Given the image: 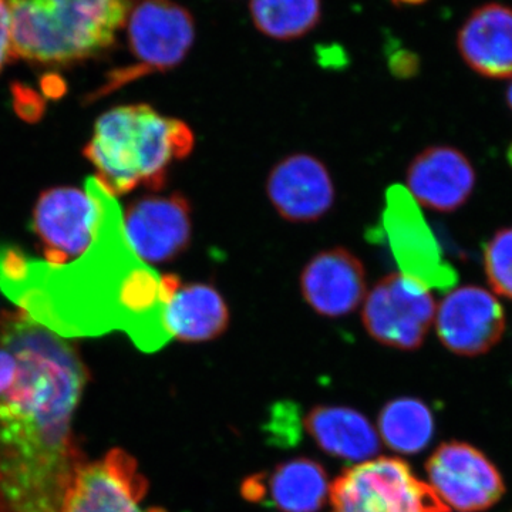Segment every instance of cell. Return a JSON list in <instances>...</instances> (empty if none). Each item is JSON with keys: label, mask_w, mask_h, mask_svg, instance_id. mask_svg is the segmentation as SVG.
I'll return each instance as SVG.
<instances>
[{"label": "cell", "mask_w": 512, "mask_h": 512, "mask_svg": "<svg viewBox=\"0 0 512 512\" xmlns=\"http://www.w3.org/2000/svg\"><path fill=\"white\" fill-rule=\"evenodd\" d=\"M384 217L403 274L419 279L430 289L450 291L457 284V271L444 258L419 205L406 188L393 187L389 191Z\"/></svg>", "instance_id": "obj_10"}, {"label": "cell", "mask_w": 512, "mask_h": 512, "mask_svg": "<svg viewBox=\"0 0 512 512\" xmlns=\"http://www.w3.org/2000/svg\"><path fill=\"white\" fill-rule=\"evenodd\" d=\"M461 59L487 79H512V8L485 3L474 9L457 35Z\"/></svg>", "instance_id": "obj_18"}, {"label": "cell", "mask_w": 512, "mask_h": 512, "mask_svg": "<svg viewBox=\"0 0 512 512\" xmlns=\"http://www.w3.org/2000/svg\"><path fill=\"white\" fill-rule=\"evenodd\" d=\"M18 376L0 396V512H60L84 464L73 416L87 380L69 342L26 313L0 318Z\"/></svg>", "instance_id": "obj_2"}, {"label": "cell", "mask_w": 512, "mask_h": 512, "mask_svg": "<svg viewBox=\"0 0 512 512\" xmlns=\"http://www.w3.org/2000/svg\"><path fill=\"white\" fill-rule=\"evenodd\" d=\"M140 0H6L13 57L66 66L116 42Z\"/></svg>", "instance_id": "obj_4"}, {"label": "cell", "mask_w": 512, "mask_h": 512, "mask_svg": "<svg viewBox=\"0 0 512 512\" xmlns=\"http://www.w3.org/2000/svg\"><path fill=\"white\" fill-rule=\"evenodd\" d=\"M436 330L444 348L458 356L484 355L500 342L505 312L493 293L467 285L448 292L437 306Z\"/></svg>", "instance_id": "obj_13"}, {"label": "cell", "mask_w": 512, "mask_h": 512, "mask_svg": "<svg viewBox=\"0 0 512 512\" xmlns=\"http://www.w3.org/2000/svg\"><path fill=\"white\" fill-rule=\"evenodd\" d=\"M299 291L319 316L343 318L365 302L369 292L365 265L348 248L323 249L303 266Z\"/></svg>", "instance_id": "obj_14"}, {"label": "cell", "mask_w": 512, "mask_h": 512, "mask_svg": "<svg viewBox=\"0 0 512 512\" xmlns=\"http://www.w3.org/2000/svg\"><path fill=\"white\" fill-rule=\"evenodd\" d=\"M426 2H429V0H392L393 5L399 6V8H404V6H420Z\"/></svg>", "instance_id": "obj_28"}, {"label": "cell", "mask_w": 512, "mask_h": 512, "mask_svg": "<svg viewBox=\"0 0 512 512\" xmlns=\"http://www.w3.org/2000/svg\"><path fill=\"white\" fill-rule=\"evenodd\" d=\"M249 12L262 35L289 42L319 25L322 0H251Z\"/></svg>", "instance_id": "obj_22"}, {"label": "cell", "mask_w": 512, "mask_h": 512, "mask_svg": "<svg viewBox=\"0 0 512 512\" xmlns=\"http://www.w3.org/2000/svg\"><path fill=\"white\" fill-rule=\"evenodd\" d=\"M194 130L148 104L120 106L104 113L84 148L97 180L114 198L146 187L161 191L175 163L191 156Z\"/></svg>", "instance_id": "obj_3"}, {"label": "cell", "mask_w": 512, "mask_h": 512, "mask_svg": "<svg viewBox=\"0 0 512 512\" xmlns=\"http://www.w3.org/2000/svg\"><path fill=\"white\" fill-rule=\"evenodd\" d=\"M192 208L181 192L134 201L123 217V232L134 255L146 265L173 262L190 248Z\"/></svg>", "instance_id": "obj_9"}, {"label": "cell", "mask_w": 512, "mask_h": 512, "mask_svg": "<svg viewBox=\"0 0 512 512\" xmlns=\"http://www.w3.org/2000/svg\"><path fill=\"white\" fill-rule=\"evenodd\" d=\"M329 491L325 468L306 457L293 458L274 470L254 474L241 485L242 497L249 503L282 512H318Z\"/></svg>", "instance_id": "obj_17"}, {"label": "cell", "mask_w": 512, "mask_h": 512, "mask_svg": "<svg viewBox=\"0 0 512 512\" xmlns=\"http://www.w3.org/2000/svg\"><path fill=\"white\" fill-rule=\"evenodd\" d=\"M426 471L443 503L460 512L490 510L505 493L498 468L483 451L461 441L437 447L427 460Z\"/></svg>", "instance_id": "obj_8"}, {"label": "cell", "mask_w": 512, "mask_h": 512, "mask_svg": "<svg viewBox=\"0 0 512 512\" xmlns=\"http://www.w3.org/2000/svg\"><path fill=\"white\" fill-rule=\"evenodd\" d=\"M229 320L231 312L224 295L205 282H183L161 313L168 340L184 343H204L220 338L228 329Z\"/></svg>", "instance_id": "obj_19"}, {"label": "cell", "mask_w": 512, "mask_h": 512, "mask_svg": "<svg viewBox=\"0 0 512 512\" xmlns=\"http://www.w3.org/2000/svg\"><path fill=\"white\" fill-rule=\"evenodd\" d=\"M476 170L460 150L433 146L413 158L406 173L407 192L417 205L437 212L463 207L476 187Z\"/></svg>", "instance_id": "obj_16"}, {"label": "cell", "mask_w": 512, "mask_h": 512, "mask_svg": "<svg viewBox=\"0 0 512 512\" xmlns=\"http://www.w3.org/2000/svg\"><path fill=\"white\" fill-rule=\"evenodd\" d=\"M97 205L92 195L77 188H53L37 201L33 229L45 248L46 262L66 264L92 244Z\"/></svg>", "instance_id": "obj_15"}, {"label": "cell", "mask_w": 512, "mask_h": 512, "mask_svg": "<svg viewBox=\"0 0 512 512\" xmlns=\"http://www.w3.org/2000/svg\"><path fill=\"white\" fill-rule=\"evenodd\" d=\"M436 312L429 286L413 276L394 272L383 276L367 292L362 322L376 342L393 349L416 350L429 335Z\"/></svg>", "instance_id": "obj_7"}, {"label": "cell", "mask_w": 512, "mask_h": 512, "mask_svg": "<svg viewBox=\"0 0 512 512\" xmlns=\"http://www.w3.org/2000/svg\"><path fill=\"white\" fill-rule=\"evenodd\" d=\"M148 483L137 461L120 448L77 471L60 512H165L141 508Z\"/></svg>", "instance_id": "obj_11"}, {"label": "cell", "mask_w": 512, "mask_h": 512, "mask_svg": "<svg viewBox=\"0 0 512 512\" xmlns=\"http://www.w3.org/2000/svg\"><path fill=\"white\" fill-rule=\"evenodd\" d=\"M389 66L394 76L409 79L419 72L420 60L410 50L400 49L390 56Z\"/></svg>", "instance_id": "obj_26"}, {"label": "cell", "mask_w": 512, "mask_h": 512, "mask_svg": "<svg viewBox=\"0 0 512 512\" xmlns=\"http://www.w3.org/2000/svg\"><path fill=\"white\" fill-rule=\"evenodd\" d=\"M126 25L128 46L137 63L111 73L93 100L148 74L174 70L194 46V18L174 0H140Z\"/></svg>", "instance_id": "obj_5"}, {"label": "cell", "mask_w": 512, "mask_h": 512, "mask_svg": "<svg viewBox=\"0 0 512 512\" xmlns=\"http://www.w3.org/2000/svg\"><path fill=\"white\" fill-rule=\"evenodd\" d=\"M303 424L316 444L330 456L363 461L380 451L375 427L357 410L316 406L305 417Z\"/></svg>", "instance_id": "obj_20"}, {"label": "cell", "mask_w": 512, "mask_h": 512, "mask_svg": "<svg viewBox=\"0 0 512 512\" xmlns=\"http://www.w3.org/2000/svg\"><path fill=\"white\" fill-rule=\"evenodd\" d=\"M266 198L276 214L292 224H312L335 207L336 187L329 168L309 153H293L271 168Z\"/></svg>", "instance_id": "obj_12"}, {"label": "cell", "mask_w": 512, "mask_h": 512, "mask_svg": "<svg viewBox=\"0 0 512 512\" xmlns=\"http://www.w3.org/2000/svg\"><path fill=\"white\" fill-rule=\"evenodd\" d=\"M86 192L97 205L89 248L76 261L53 265L9 245L0 247V289L29 318L63 338L121 330L143 352L170 342L161 313V275L131 251L116 198L96 177Z\"/></svg>", "instance_id": "obj_1"}, {"label": "cell", "mask_w": 512, "mask_h": 512, "mask_svg": "<svg viewBox=\"0 0 512 512\" xmlns=\"http://www.w3.org/2000/svg\"><path fill=\"white\" fill-rule=\"evenodd\" d=\"M18 376V362L8 350H0V396H3L15 383Z\"/></svg>", "instance_id": "obj_27"}, {"label": "cell", "mask_w": 512, "mask_h": 512, "mask_svg": "<svg viewBox=\"0 0 512 512\" xmlns=\"http://www.w3.org/2000/svg\"><path fill=\"white\" fill-rule=\"evenodd\" d=\"M12 57V20L6 0H0V72Z\"/></svg>", "instance_id": "obj_25"}, {"label": "cell", "mask_w": 512, "mask_h": 512, "mask_svg": "<svg viewBox=\"0 0 512 512\" xmlns=\"http://www.w3.org/2000/svg\"><path fill=\"white\" fill-rule=\"evenodd\" d=\"M330 512H448L433 487L400 458L380 457L349 468L330 487Z\"/></svg>", "instance_id": "obj_6"}, {"label": "cell", "mask_w": 512, "mask_h": 512, "mask_svg": "<svg viewBox=\"0 0 512 512\" xmlns=\"http://www.w3.org/2000/svg\"><path fill=\"white\" fill-rule=\"evenodd\" d=\"M299 410L295 403H276L269 417L268 433L275 446L292 447L301 440Z\"/></svg>", "instance_id": "obj_24"}, {"label": "cell", "mask_w": 512, "mask_h": 512, "mask_svg": "<svg viewBox=\"0 0 512 512\" xmlns=\"http://www.w3.org/2000/svg\"><path fill=\"white\" fill-rule=\"evenodd\" d=\"M377 423L384 443L400 454L420 453L434 436L431 410L421 400L410 397L387 403Z\"/></svg>", "instance_id": "obj_21"}, {"label": "cell", "mask_w": 512, "mask_h": 512, "mask_svg": "<svg viewBox=\"0 0 512 512\" xmlns=\"http://www.w3.org/2000/svg\"><path fill=\"white\" fill-rule=\"evenodd\" d=\"M484 269L495 293L512 299V227L500 229L484 251Z\"/></svg>", "instance_id": "obj_23"}, {"label": "cell", "mask_w": 512, "mask_h": 512, "mask_svg": "<svg viewBox=\"0 0 512 512\" xmlns=\"http://www.w3.org/2000/svg\"><path fill=\"white\" fill-rule=\"evenodd\" d=\"M508 161H510V164L512 165V144L511 147L508 148Z\"/></svg>", "instance_id": "obj_30"}, {"label": "cell", "mask_w": 512, "mask_h": 512, "mask_svg": "<svg viewBox=\"0 0 512 512\" xmlns=\"http://www.w3.org/2000/svg\"><path fill=\"white\" fill-rule=\"evenodd\" d=\"M505 97H507L508 106H510V109L512 110V82L510 86H508L507 94H505Z\"/></svg>", "instance_id": "obj_29"}]
</instances>
